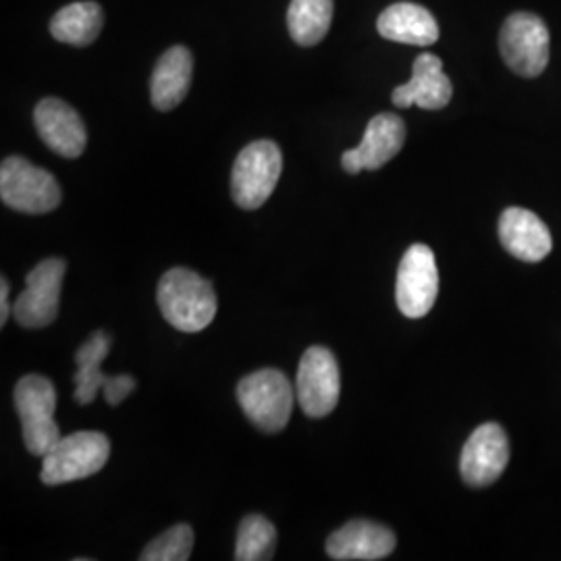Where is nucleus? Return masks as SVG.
<instances>
[{"mask_svg":"<svg viewBox=\"0 0 561 561\" xmlns=\"http://www.w3.org/2000/svg\"><path fill=\"white\" fill-rule=\"evenodd\" d=\"M157 301L164 321L181 333H201L217 317L213 285L190 268H171L162 275Z\"/></svg>","mask_w":561,"mask_h":561,"instance_id":"obj_1","label":"nucleus"},{"mask_svg":"<svg viewBox=\"0 0 561 561\" xmlns=\"http://www.w3.org/2000/svg\"><path fill=\"white\" fill-rule=\"evenodd\" d=\"M15 408L20 414L23 443L32 456L44 458L60 439L55 421L57 391L50 379L27 375L15 387Z\"/></svg>","mask_w":561,"mask_h":561,"instance_id":"obj_2","label":"nucleus"},{"mask_svg":"<svg viewBox=\"0 0 561 561\" xmlns=\"http://www.w3.org/2000/svg\"><path fill=\"white\" fill-rule=\"evenodd\" d=\"M238 400L245 416L264 433H279L291 419L296 389L277 368H262L241 379Z\"/></svg>","mask_w":561,"mask_h":561,"instance_id":"obj_3","label":"nucleus"},{"mask_svg":"<svg viewBox=\"0 0 561 561\" xmlns=\"http://www.w3.org/2000/svg\"><path fill=\"white\" fill-rule=\"evenodd\" d=\"M108 456L111 442L102 433L81 431L60 437L59 443L42 458L41 481L46 486H59L88 479L101 472Z\"/></svg>","mask_w":561,"mask_h":561,"instance_id":"obj_4","label":"nucleus"},{"mask_svg":"<svg viewBox=\"0 0 561 561\" xmlns=\"http://www.w3.org/2000/svg\"><path fill=\"white\" fill-rule=\"evenodd\" d=\"M283 169V157L275 141L259 140L248 144L231 171V196L243 210H256L277 187Z\"/></svg>","mask_w":561,"mask_h":561,"instance_id":"obj_5","label":"nucleus"},{"mask_svg":"<svg viewBox=\"0 0 561 561\" xmlns=\"http://www.w3.org/2000/svg\"><path fill=\"white\" fill-rule=\"evenodd\" d=\"M0 198L25 215H46L60 204L59 181L46 169L9 157L0 167Z\"/></svg>","mask_w":561,"mask_h":561,"instance_id":"obj_6","label":"nucleus"},{"mask_svg":"<svg viewBox=\"0 0 561 561\" xmlns=\"http://www.w3.org/2000/svg\"><path fill=\"white\" fill-rule=\"evenodd\" d=\"M549 30L533 13H514L502 27L500 48L505 65L522 78H537L549 65Z\"/></svg>","mask_w":561,"mask_h":561,"instance_id":"obj_7","label":"nucleus"},{"mask_svg":"<svg viewBox=\"0 0 561 561\" xmlns=\"http://www.w3.org/2000/svg\"><path fill=\"white\" fill-rule=\"evenodd\" d=\"M341 375L335 356L321 345L308 347L301 356L296 398L301 410L310 419L331 414L340 401Z\"/></svg>","mask_w":561,"mask_h":561,"instance_id":"obj_8","label":"nucleus"},{"mask_svg":"<svg viewBox=\"0 0 561 561\" xmlns=\"http://www.w3.org/2000/svg\"><path fill=\"white\" fill-rule=\"evenodd\" d=\"M439 294V271L428 245L414 243L401 259L396 300L403 317L422 319L431 312Z\"/></svg>","mask_w":561,"mask_h":561,"instance_id":"obj_9","label":"nucleus"},{"mask_svg":"<svg viewBox=\"0 0 561 561\" xmlns=\"http://www.w3.org/2000/svg\"><path fill=\"white\" fill-rule=\"evenodd\" d=\"M108 350L111 335L104 331H96L76 352V401L80 405L92 403L101 391L104 393V400L111 405H119L121 401L136 389V379L131 375L106 377L102 373L101 364L108 356Z\"/></svg>","mask_w":561,"mask_h":561,"instance_id":"obj_10","label":"nucleus"},{"mask_svg":"<svg viewBox=\"0 0 561 561\" xmlns=\"http://www.w3.org/2000/svg\"><path fill=\"white\" fill-rule=\"evenodd\" d=\"M65 268L60 259H46L27 273L25 289L13 304V317L21 327L42 329L57 319Z\"/></svg>","mask_w":561,"mask_h":561,"instance_id":"obj_11","label":"nucleus"},{"mask_svg":"<svg viewBox=\"0 0 561 561\" xmlns=\"http://www.w3.org/2000/svg\"><path fill=\"white\" fill-rule=\"evenodd\" d=\"M510 461V442L497 422L481 424L463 445L460 474L468 486H489Z\"/></svg>","mask_w":561,"mask_h":561,"instance_id":"obj_12","label":"nucleus"},{"mask_svg":"<svg viewBox=\"0 0 561 561\" xmlns=\"http://www.w3.org/2000/svg\"><path fill=\"white\" fill-rule=\"evenodd\" d=\"M405 144V123L398 115L381 113L368 121L358 148L343 152L341 164L350 175L364 169L377 171L400 154Z\"/></svg>","mask_w":561,"mask_h":561,"instance_id":"obj_13","label":"nucleus"},{"mask_svg":"<svg viewBox=\"0 0 561 561\" xmlns=\"http://www.w3.org/2000/svg\"><path fill=\"white\" fill-rule=\"evenodd\" d=\"M42 141L65 159H78L85 150L88 131L78 111L59 99H44L34 111Z\"/></svg>","mask_w":561,"mask_h":561,"instance_id":"obj_14","label":"nucleus"},{"mask_svg":"<svg viewBox=\"0 0 561 561\" xmlns=\"http://www.w3.org/2000/svg\"><path fill=\"white\" fill-rule=\"evenodd\" d=\"M396 549V535L377 522L352 520L335 530L327 541L331 560H385Z\"/></svg>","mask_w":561,"mask_h":561,"instance_id":"obj_15","label":"nucleus"},{"mask_svg":"<svg viewBox=\"0 0 561 561\" xmlns=\"http://www.w3.org/2000/svg\"><path fill=\"white\" fill-rule=\"evenodd\" d=\"M454 96L451 80L443 73V62L439 57L424 53L414 60L412 80L393 90L391 101L400 108H410L419 104L424 111L445 108Z\"/></svg>","mask_w":561,"mask_h":561,"instance_id":"obj_16","label":"nucleus"},{"mask_svg":"<svg viewBox=\"0 0 561 561\" xmlns=\"http://www.w3.org/2000/svg\"><path fill=\"white\" fill-rule=\"evenodd\" d=\"M503 248L524 262H541L553 248L547 225L530 210L512 206L500 217Z\"/></svg>","mask_w":561,"mask_h":561,"instance_id":"obj_17","label":"nucleus"},{"mask_svg":"<svg viewBox=\"0 0 561 561\" xmlns=\"http://www.w3.org/2000/svg\"><path fill=\"white\" fill-rule=\"evenodd\" d=\"M382 38L412 46H433L439 41V23L416 2H396L377 21Z\"/></svg>","mask_w":561,"mask_h":561,"instance_id":"obj_18","label":"nucleus"},{"mask_svg":"<svg viewBox=\"0 0 561 561\" xmlns=\"http://www.w3.org/2000/svg\"><path fill=\"white\" fill-rule=\"evenodd\" d=\"M194 59L185 46H173L162 55L150 81V96L157 111H173L190 92Z\"/></svg>","mask_w":561,"mask_h":561,"instance_id":"obj_19","label":"nucleus"},{"mask_svg":"<svg viewBox=\"0 0 561 561\" xmlns=\"http://www.w3.org/2000/svg\"><path fill=\"white\" fill-rule=\"evenodd\" d=\"M104 13L99 2L85 0L62 7L50 21V34L55 41L71 46H90L99 38Z\"/></svg>","mask_w":561,"mask_h":561,"instance_id":"obj_20","label":"nucleus"},{"mask_svg":"<svg viewBox=\"0 0 561 561\" xmlns=\"http://www.w3.org/2000/svg\"><path fill=\"white\" fill-rule=\"evenodd\" d=\"M333 20V0H291L287 27L300 46H314L327 36Z\"/></svg>","mask_w":561,"mask_h":561,"instance_id":"obj_21","label":"nucleus"},{"mask_svg":"<svg viewBox=\"0 0 561 561\" xmlns=\"http://www.w3.org/2000/svg\"><path fill=\"white\" fill-rule=\"evenodd\" d=\"M275 545H277V530L271 522L259 514L245 516L238 530L236 560H271L275 556Z\"/></svg>","mask_w":561,"mask_h":561,"instance_id":"obj_22","label":"nucleus"},{"mask_svg":"<svg viewBox=\"0 0 561 561\" xmlns=\"http://www.w3.org/2000/svg\"><path fill=\"white\" fill-rule=\"evenodd\" d=\"M194 549V530L187 524H175L164 530L141 551V561H185Z\"/></svg>","mask_w":561,"mask_h":561,"instance_id":"obj_23","label":"nucleus"},{"mask_svg":"<svg viewBox=\"0 0 561 561\" xmlns=\"http://www.w3.org/2000/svg\"><path fill=\"white\" fill-rule=\"evenodd\" d=\"M9 291H11V285L2 277L0 279V327L7 324L9 314H13V306L9 304Z\"/></svg>","mask_w":561,"mask_h":561,"instance_id":"obj_24","label":"nucleus"}]
</instances>
